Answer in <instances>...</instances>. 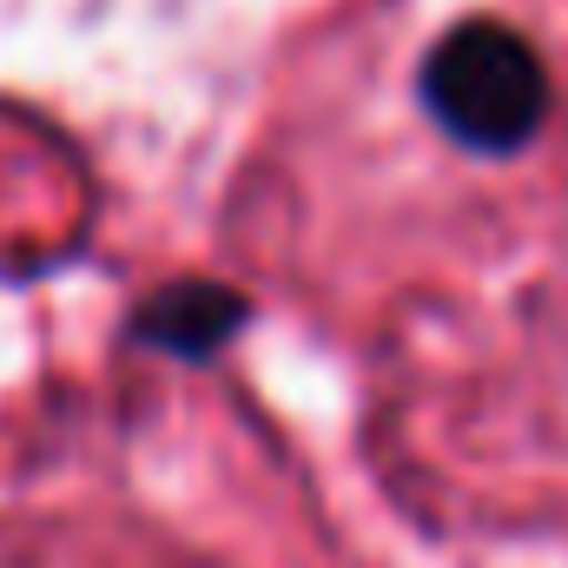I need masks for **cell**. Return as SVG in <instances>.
<instances>
[{
    "label": "cell",
    "instance_id": "cell-1",
    "mask_svg": "<svg viewBox=\"0 0 568 568\" xmlns=\"http://www.w3.org/2000/svg\"><path fill=\"white\" fill-rule=\"evenodd\" d=\"M417 100L463 152L509 159L549 120V67L536 60V47L516 27L463 20L424 53Z\"/></svg>",
    "mask_w": 568,
    "mask_h": 568
},
{
    "label": "cell",
    "instance_id": "cell-2",
    "mask_svg": "<svg viewBox=\"0 0 568 568\" xmlns=\"http://www.w3.org/2000/svg\"><path fill=\"white\" fill-rule=\"evenodd\" d=\"M245 317H252L245 291H232V284H219V278H172L133 304L126 337L140 351L179 357V364H212L245 331Z\"/></svg>",
    "mask_w": 568,
    "mask_h": 568
}]
</instances>
